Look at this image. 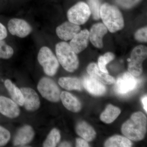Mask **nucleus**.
I'll return each instance as SVG.
<instances>
[{"mask_svg":"<svg viewBox=\"0 0 147 147\" xmlns=\"http://www.w3.org/2000/svg\"><path fill=\"white\" fill-rule=\"evenodd\" d=\"M147 118L142 112L132 114L130 119L123 124L121 131L124 135L134 141L142 140L147 131Z\"/></svg>","mask_w":147,"mask_h":147,"instance_id":"f257e3e1","label":"nucleus"},{"mask_svg":"<svg viewBox=\"0 0 147 147\" xmlns=\"http://www.w3.org/2000/svg\"><path fill=\"white\" fill-rule=\"evenodd\" d=\"M100 14L103 24L111 32H115L123 28L122 15L115 6L107 3L103 4L100 7Z\"/></svg>","mask_w":147,"mask_h":147,"instance_id":"f03ea898","label":"nucleus"},{"mask_svg":"<svg viewBox=\"0 0 147 147\" xmlns=\"http://www.w3.org/2000/svg\"><path fill=\"white\" fill-rule=\"evenodd\" d=\"M58 61L66 71L72 72L78 68L79 61L76 53L67 42H59L55 47Z\"/></svg>","mask_w":147,"mask_h":147,"instance_id":"7ed1b4c3","label":"nucleus"},{"mask_svg":"<svg viewBox=\"0 0 147 147\" xmlns=\"http://www.w3.org/2000/svg\"><path fill=\"white\" fill-rule=\"evenodd\" d=\"M38 60L47 75L53 76L57 73L59 62L49 47L44 46L40 48L38 55Z\"/></svg>","mask_w":147,"mask_h":147,"instance_id":"20e7f679","label":"nucleus"},{"mask_svg":"<svg viewBox=\"0 0 147 147\" xmlns=\"http://www.w3.org/2000/svg\"><path fill=\"white\" fill-rule=\"evenodd\" d=\"M147 47L140 45L135 47L131 53L128 63V71L133 76L138 77L143 71L142 64L147 57Z\"/></svg>","mask_w":147,"mask_h":147,"instance_id":"39448f33","label":"nucleus"},{"mask_svg":"<svg viewBox=\"0 0 147 147\" xmlns=\"http://www.w3.org/2000/svg\"><path fill=\"white\" fill-rule=\"evenodd\" d=\"M37 89L41 96L49 101L57 102L60 99V90L52 79L47 77L42 78L37 86Z\"/></svg>","mask_w":147,"mask_h":147,"instance_id":"423d86ee","label":"nucleus"},{"mask_svg":"<svg viewBox=\"0 0 147 147\" xmlns=\"http://www.w3.org/2000/svg\"><path fill=\"white\" fill-rule=\"evenodd\" d=\"M91 14L88 5L86 3L80 2L69 9L67 17L69 22L79 26L85 24Z\"/></svg>","mask_w":147,"mask_h":147,"instance_id":"0eeeda50","label":"nucleus"},{"mask_svg":"<svg viewBox=\"0 0 147 147\" xmlns=\"http://www.w3.org/2000/svg\"><path fill=\"white\" fill-rule=\"evenodd\" d=\"M138 84L137 79L129 72H125L119 76L115 84V92L117 94L125 95L134 90Z\"/></svg>","mask_w":147,"mask_h":147,"instance_id":"6e6552de","label":"nucleus"},{"mask_svg":"<svg viewBox=\"0 0 147 147\" xmlns=\"http://www.w3.org/2000/svg\"><path fill=\"white\" fill-rule=\"evenodd\" d=\"M7 27L11 34L21 38L26 37L32 31L30 24L24 19L20 18L11 19L8 22Z\"/></svg>","mask_w":147,"mask_h":147,"instance_id":"1a4fd4ad","label":"nucleus"},{"mask_svg":"<svg viewBox=\"0 0 147 147\" xmlns=\"http://www.w3.org/2000/svg\"><path fill=\"white\" fill-rule=\"evenodd\" d=\"M81 31V28L69 21H66L57 27L56 32L57 35L60 39L68 41L71 40L78 33Z\"/></svg>","mask_w":147,"mask_h":147,"instance_id":"9d476101","label":"nucleus"},{"mask_svg":"<svg viewBox=\"0 0 147 147\" xmlns=\"http://www.w3.org/2000/svg\"><path fill=\"white\" fill-rule=\"evenodd\" d=\"M20 90L24 96V105L26 110L31 112L37 110L40 105V101L35 91L29 88H22Z\"/></svg>","mask_w":147,"mask_h":147,"instance_id":"9b49d317","label":"nucleus"},{"mask_svg":"<svg viewBox=\"0 0 147 147\" xmlns=\"http://www.w3.org/2000/svg\"><path fill=\"white\" fill-rule=\"evenodd\" d=\"M0 113L10 118H15L20 115L17 104L8 98L0 96Z\"/></svg>","mask_w":147,"mask_h":147,"instance_id":"f8f14e48","label":"nucleus"},{"mask_svg":"<svg viewBox=\"0 0 147 147\" xmlns=\"http://www.w3.org/2000/svg\"><path fill=\"white\" fill-rule=\"evenodd\" d=\"M82 84L85 89L94 95H102L106 92L105 86L97 79L90 75L84 77Z\"/></svg>","mask_w":147,"mask_h":147,"instance_id":"ddd939ff","label":"nucleus"},{"mask_svg":"<svg viewBox=\"0 0 147 147\" xmlns=\"http://www.w3.org/2000/svg\"><path fill=\"white\" fill-rule=\"evenodd\" d=\"M89 32V39L95 47L98 48L103 46L102 38L108 32V29L102 23L95 24Z\"/></svg>","mask_w":147,"mask_h":147,"instance_id":"4468645a","label":"nucleus"},{"mask_svg":"<svg viewBox=\"0 0 147 147\" xmlns=\"http://www.w3.org/2000/svg\"><path fill=\"white\" fill-rule=\"evenodd\" d=\"M89 40V32L87 30H81L70 40L69 45L76 54L86 48Z\"/></svg>","mask_w":147,"mask_h":147,"instance_id":"2eb2a0df","label":"nucleus"},{"mask_svg":"<svg viewBox=\"0 0 147 147\" xmlns=\"http://www.w3.org/2000/svg\"><path fill=\"white\" fill-rule=\"evenodd\" d=\"M34 136V131L31 126L27 125L22 127L18 130L14 137L13 145L15 146L26 145L31 142Z\"/></svg>","mask_w":147,"mask_h":147,"instance_id":"dca6fc26","label":"nucleus"},{"mask_svg":"<svg viewBox=\"0 0 147 147\" xmlns=\"http://www.w3.org/2000/svg\"><path fill=\"white\" fill-rule=\"evenodd\" d=\"M87 71L90 76L94 77L102 84L110 85L115 82L113 77L101 71L96 63L90 64L87 67Z\"/></svg>","mask_w":147,"mask_h":147,"instance_id":"f3484780","label":"nucleus"},{"mask_svg":"<svg viewBox=\"0 0 147 147\" xmlns=\"http://www.w3.org/2000/svg\"><path fill=\"white\" fill-rule=\"evenodd\" d=\"M60 98L64 106L69 111L77 113L81 110L82 108L81 102L71 94L68 92H63L61 94Z\"/></svg>","mask_w":147,"mask_h":147,"instance_id":"a211bd4d","label":"nucleus"},{"mask_svg":"<svg viewBox=\"0 0 147 147\" xmlns=\"http://www.w3.org/2000/svg\"><path fill=\"white\" fill-rule=\"evenodd\" d=\"M76 130L77 134L87 142L93 141L96 136L94 129L84 121H81L77 124Z\"/></svg>","mask_w":147,"mask_h":147,"instance_id":"6ab92c4d","label":"nucleus"},{"mask_svg":"<svg viewBox=\"0 0 147 147\" xmlns=\"http://www.w3.org/2000/svg\"><path fill=\"white\" fill-rule=\"evenodd\" d=\"M5 86L12 100L18 105L23 106L24 105V98L21 90L9 79L6 80L5 82Z\"/></svg>","mask_w":147,"mask_h":147,"instance_id":"aec40b11","label":"nucleus"},{"mask_svg":"<svg viewBox=\"0 0 147 147\" xmlns=\"http://www.w3.org/2000/svg\"><path fill=\"white\" fill-rule=\"evenodd\" d=\"M59 84L65 89L68 90H82L83 84L79 79L76 78L61 77L59 80Z\"/></svg>","mask_w":147,"mask_h":147,"instance_id":"412c9836","label":"nucleus"},{"mask_svg":"<svg viewBox=\"0 0 147 147\" xmlns=\"http://www.w3.org/2000/svg\"><path fill=\"white\" fill-rule=\"evenodd\" d=\"M121 110L114 105H108L100 116V119L103 122L110 123L113 122L120 114Z\"/></svg>","mask_w":147,"mask_h":147,"instance_id":"4be33fe9","label":"nucleus"},{"mask_svg":"<svg viewBox=\"0 0 147 147\" xmlns=\"http://www.w3.org/2000/svg\"><path fill=\"white\" fill-rule=\"evenodd\" d=\"M106 147H130L132 143L128 138L115 135L108 139L104 144Z\"/></svg>","mask_w":147,"mask_h":147,"instance_id":"5701e85b","label":"nucleus"},{"mask_svg":"<svg viewBox=\"0 0 147 147\" xmlns=\"http://www.w3.org/2000/svg\"><path fill=\"white\" fill-rule=\"evenodd\" d=\"M61 135L59 131L56 128L53 129L50 132L44 142L43 146L45 147H56L60 142Z\"/></svg>","mask_w":147,"mask_h":147,"instance_id":"b1692460","label":"nucleus"},{"mask_svg":"<svg viewBox=\"0 0 147 147\" xmlns=\"http://www.w3.org/2000/svg\"><path fill=\"white\" fill-rule=\"evenodd\" d=\"M115 57V55L111 53H105L103 56L99 57L98 60V67L99 69L104 73L108 74L106 66L110 61H113Z\"/></svg>","mask_w":147,"mask_h":147,"instance_id":"393cba45","label":"nucleus"},{"mask_svg":"<svg viewBox=\"0 0 147 147\" xmlns=\"http://www.w3.org/2000/svg\"><path fill=\"white\" fill-rule=\"evenodd\" d=\"M14 51L11 46L7 45L4 40H0V58L7 59L13 56Z\"/></svg>","mask_w":147,"mask_h":147,"instance_id":"a878e982","label":"nucleus"},{"mask_svg":"<svg viewBox=\"0 0 147 147\" xmlns=\"http://www.w3.org/2000/svg\"><path fill=\"white\" fill-rule=\"evenodd\" d=\"M88 2L91 13L94 19L98 20L100 18V9L101 6L100 0H88Z\"/></svg>","mask_w":147,"mask_h":147,"instance_id":"bb28decb","label":"nucleus"},{"mask_svg":"<svg viewBox=\"0 0 147 147\" xmlns=\"http://www.w3.org/2000/svg\"><path fill=\"white\" fill-rule=\"evenodd\" d=\"M10 139V133L6 129L0 126V147L6 144Z\"/></svg>","mask_w":147,"mask_h":147,"instance_id":"cd10ccee","label":"nucleus"},{"mask_svg":"<svg viewBox=\"0 0 147 147\" xmlns=\"http://www.w3.org/2000/svg\"><path fill=\"white\" fill-rule=\"evenodd\" d=\"M147 27L138 30L135 34V39L140 42H147Z\"/></svg>","mask_w":147,"mask_h":147,"instance_id":"c85d7f7f","label":"nucleus"},{"mask_svg":"<svg viewBox=\"0 0 147 147\" xmlns=\"http://www.w3.org/2000/svg\"><path fill=\"white\" fill-rule=\"evenodd\" d=\"M139 0H117L120 5L126 7H130L137 3Z\"/></svg>","mask_w":147,"mask_h":147,"instance_id":"c756f323","label":"nucleus"},{"mask_svg":"<svg viewBox=\"0 0 147 147\" xmlns=\"http://www.w3.org/2000/svg\"><path fill=\"white\" fill-rule=\"evenodd\" d=\"M7 32L5 26L0 23V40H3L7 37Z\"/></svg>","mask_w":147,"mask_h":147,"instance_id":"7c9ffc66","label":"nucleus"},{"mask_svg":"<svg viewBox=\"0 0 147 147\" xmlns=\"http://www.w3.org/2000/svg\"><path fill=\"white\" fill-rule=\"evenodd\" d=\"M76 147H89L88 144L85 139L78 138L76 139Z\"/></svg>","mask_w":147,"mask_h":147,"instance_id":"2f4dec72","label":"nucleus"},{"mask_svg":"<svg viewBox=\"0 0 147 147\" xmlns=\"http://www.w3.org/2000/svg\"><path fill=\"white\" fill-rule=\"evenodd\" d=\"M142 101L143 104V106H143L144 108V109L146 113H147V97L146 95L142 98Z\"/></svg>","mask_w":147,"mask_h":147,"instance_id":"473e14b6","label":"nucleus"},{"mask_svg":"<svg viewBox=\"0 0 147 147\" xmlns=\"http://www.w3.org/2000/svg\"><path fill=\"white\" fill-rule=\"evenodd\" d=\"M59 147H71V145L69 142H64L60 145Z\"/></svg>","mask_w":147,"mask_h":147,"instance_id":"72a5a7b5","label":"nucleus"}]
</instances>
